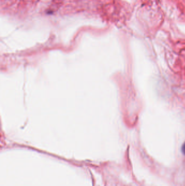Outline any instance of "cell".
Segmentation results:
<instances>
[{
  "label": "cell",
  "instance_id": "1",
  "mask_svg": "<svg viewBox=\"0 0 185 186\" xmlns=\"http://www.w3.org/2000/svg\"><path fill=\"white\" fill-rule=\"evenodd\" d=\"M182 152H183V154L185 155V142L184 143V144H183V147H182V149H181Z\"/></svg>",
  "mask_w": 185,
  "mask_h": 186
}]
</instances>
